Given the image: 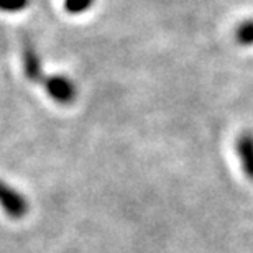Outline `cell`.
Listing matches in <instances>:
<instances>
[{"mask_svg":"<svg viewBox=\"0 0 253 253\" xmlns=\"http://www.w3.org/2000/svg\"><path fill=\"white\" fill-rule=\"evenodd\" d=\"M0 207L12 219H23L30 211L28 201L25 199L22 192L15 191L2 179H0Z\"/></svg>","mask_w":253,"mask_h":253,"instance_id":"1","label":"cell"},{"mask_svg":"<svg viewBox=\"0 0 253 253\" xmlns=\"http://www.w3.org/2000/svg\"><path fill=\"white\" fill-rule=\"evenodd\" d=\"M46 94L51 97L54 102L61 105H69L76 99V85L71 79H68L63 74L48 76L43 81Z\"/></svg>","mask_w":253,"mask_h":253,"instance_id":"2","label":"cell"},{"mask_svg":"<svg viewBox=\"0 0 253 253\" xmlns=\"http://www.w3.org/2000/svg\"><path fill=\"white\" fill-rule=\"evenodd\" d=\"M235 151L239 155L242 169L250 181H253V133L244 131L237 136Z\"/></svg>","mask_w":253,"mask_h":253,"instance_id":"3","label":"cell"},{"mask_svg":"<svg viewBox=\"0 0 253 253\" xmlns=\"http://www.w3.org/2000/svg\"><path fill=\"white\" fill-rule=\"evenodd\" d=\"M22 59H23L25 76H27L28 81H32V83H40V81H44L43 69H42V61H40V56H38L37 49H35V46H33V43H30V42L23 43Z\"/></svg>","mask_w":253,"mask_h":253,"instance_id":"4","label":"cell"},{"mask_svg":"<svg viewBox=\"0 0 253 253\" xmlns=\"http://www.w3.org/2000/svg\"><path fill=\"white\" fill-rule=\"evenodd\" d=\"M235 42L242 46H253V20H245L235 28Z\"/></svg>","mask_w":253,"mask_h":253,"instance_id":"5","label":"cell"},{"mask_svg":"<svg viewBox=\"0 0 253 253\" xmlns=\"http://www.w3.org/2000/svg\"><path fill=\"white\" fill-rule=\"evenodd\" d=\"M92 3L94 0H64V8L71 15H81L89 10Z\"/></svg>","mask_w":253,"mask_h":253,"instance_id":"6","label":"cell"},{"mask_svg":"<svg viewBox=\"0 0 253 253\" xmlns=\"http://www.w3.org/2000/svg\"><path fill=\"white\" fill-rule=\"evenodd\" d=\"M30 0H0V10L8 13H18L28 7Z\"/></svg>","mask_w":253,"mask_h":253,"instance_id":"7","label":"cell"}]
</instances>
